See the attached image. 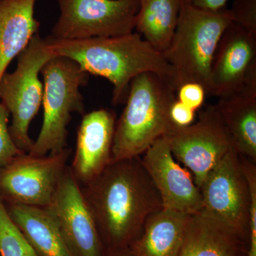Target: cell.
<instances>
[{"mask_svg": "<svg viewBox=\"0 0 256 256\" xmlns=\"http://www.w3.org/2000/svg\"><path fill=\"white\" fill-rule=\"evenodd\" d=\"M105 249L128 248L148 217L162 208L161 197L140 156L111 162L80 186Z\"/></svg>", "mask_w": 256, "mask_h": 256, "instance_id": "cell-1", "label": "cell"}, {"mask_svg": "<svg viewBox=\"0 0 256 256\" xmlns=\"http://www.w3.org/2000/svg\"><path fill=\"white\" fill-rule=\"evenodd\" d=\"M56 56L66 57L90 75L104 77L114 86L112 102H126L131 80L152 72L166 80L176 92L174 70L162 53L144 41L137 32L112 37L82 40L45 38Z\"/></svg>", "mask_w": 256, "mask_h": 256, "instance_id": "cell-2", "label": "cell"}, {"mask_svg": "<svg viewBox=\"0 0 256 256\" xmlns=\"http://www.w3.org/2000/svg\"><path fill=\"white\" fill-rule=\"evenodd\" d=\"M176 92L156 74L146 72L131 80L122 114L116 120L112 162L137 158L174 126L170 108Z\"/></svg>", "mask_w": 256, "mask_h": 256, "instance_id": "cell-3", "label": "cell"}, {"mask_svg": "<svg viewBox=\"0 0 256 256\" xmlns=\"http://www.w3.org/2000/svg\"><path fill=\"white\" fill-rule=\"evenodd\" d=\"M232 22L226 6L212 11L182 1L174 36L162 53L174 70L176 90L186 82H196L210 94L214 55L224 32Z\"/></svg>", "mask_w": 256, "mask_h": 256, "instance_id": "cell-4", "label": "cell"}, {"mask_svg": "<svg viewBox=\"0 0 256 256\" xmlns=\"http://www.w3.org/2000/svg\"><path fill=\"white\" fill-rule=\"evenodd\" d=\"M44 92L43 124L30 156H46L67 148L68 127L74 112L85 110L80 88L87 84L89 75L78 64L66 57L56 56L42 68Z\"/></svg>", "mask_w": 256, "mask_h": 256, "instance_id": "cell-5", "label": "cell"}, {"mask_svg": "<svg viewBox=\"0 0 256 256\" xmlns=\"http://www.w3.org/2000/svg\"><path fill=\"white\" fill-rule=\"evenodd\" d=\"M56 56L45 38L37 33L18 56L14 72H6L0 80V102L12 116L10 134L18 149L25 153H30L33 146L28 129L43 99L44 85L38 75Z\"/></svg>", "mask_w": 256, "mask_h": 256, "instance_id": "cell-6", "label": "cell"}, {"mask_svg": "<svg viewBox=\"0 0 256 256\" xmlns=\"http://www.w3.org/2000/svg\"><path fill=\"white\" fill-rule=\"evenodd\" d=\"M60 14L50 37L82 40L132 33L139 0H56Z\"/></svg>", "mask_w": 256, "mask_h": 256, "instance_id": "cell-7", "label": "cell"}, {"mask_svg": "<svg viewBox=\"0 0 256 256\" xmlns=\"http://www.w3.org/2000/svg\"><path fill=\"white\" fill-rule=\"evenodd\" d=\"M200 190L202 212L248 240L250 192L240 156L233 148L210 170Z\"/></svg>", "mask_w": 256, "mask_h": 256, "instance_id": "cell-8", "label": "cell"}, {"mask_svg": "<svg viewBox=\"0 0 256 256\" xmlns=\"http://www.w3.org/2000/svg\"><path fill=\"white\" fill-rule=\"evenodd\" d=\"M164 137L175 159L193 173L194 181L198 188L210 170L233 148L214 105L201 111L195 124L186 127L174 126Z\"/></svg>", "mask_w": 256, "mask_h": 256, "instance_id": "cell-9", "label": "cell"}, {"mask_svg": "<svg viewBox=\"0 0 256 256\" xmlns=\"http://www.w3.org/2000/svg\"><path fill=\"white\" fill-rule=\"evenodd\" d=\"M72 150L43 156L28 153L0 169V196L8 203L46 207L67 168Z\"/></svg>", "mask_w": 256, "mask_h": 256, "instance_id": "cell-10", "label": "cell"}, {"mask_svg": "<svg viewBox=\"0 0 256 256\" xmlns=\"http://www.w3.org/2000/svg\"><path fill=\"white\" fill-rule=\"evenodd\" d=\"M46 208L75 256H104L106 249L82 188L67 166Z\"/></svg>", "mask_w": 256, "mask_h": 256, "instance_id": "cell-11", "label": "cell"}, {"mask_svg": "<svg viewBox=\"0 0 256 256\" xmlns=\"http://www.w3.org/2000/svg\"><path fill=\"white\" fill-rule=\"evenodd\" d=\"M256 75V34L232 22L220 37L210 66V92L226 97Z\"/></svg>", "mask_w": 256, "mask_h": 256, "instance_id": "cell-12", "label": "cell"}, {"mask_svg": "<svg viewBox=\"0 0 256 256\" xmlns=\"http://www.w3.org/2000/svg\"><path fill=\"white\" fill-rule=\"evenodd\" d=\"M142 154L143 166L159 192L162 208L188 215L201 212L200 188L188 170L176 162L164 136L158 138Z\"/></svg>", "mask_w": 256, "mask_h": 256, "instance_id": "cell-13", "label": "cell"}, {"mask_svg": "<svg viewBox=\"0 0 256 256\" xmlns=\"http://www.w3.org/2000/svg\"><path fill=\"white\" fill-rule=\"evenodd\" d=\"M116 124V114L108 109L92 111L82 118L70 166L80 186L95 180L112 162Z\"/></svg>", "mask_w": 256, "mask_h": 256, "instance_id": "cell-14", "label": "cell"}, {"mask_svg": "<svg viewBox=\"0 0 256 256\" xmlns=\"http://www.w3.org/2000/svg\"><path fill=\"white\" fill-rule=\"evenodd\" d=\"M232 148L239 156L256 162V75L238 92L220 98L214 105Z\"/></svg>", "mask_w": 256, "mask_h": 256, "instance_id": "cell-15", "label": "cell"}, {"mask_svg": "<svg viewBox=\"0 0 256 256\" xmlns=\"http://www.w3.org/2000/svg\"><path fill=\"white\" fill-rule=\"evenodd\" d=\"M248 240L203 212L191 215L178 256H247Z\"/></svg>", "mask_w": 256, "mask_h": 256, "instance_id": "cell-16", "label": "cell"}, {"mask_svg": "<svg viewBox=\"0 0 256 256\" xmlns=\"http://www.w3.org/2000/svg\"><path fill=\"white\" fill-rule=\"evenodd\" d=\"M36 1L0 2V80L10 63L40 33L41 23L35 16Z\"/></svg>", "mask_w": 256, "mask_h": 256, "instance_id": "cell-17", "label": "cell"}, {"mask_svg": "<svg viewBox=\"0 0 256 256\" xmlns=\"http://www.w3.org/2000/svg\"><path fill=\"white\" fill-rule=\"evenodd\" d=\"M191 215L162 208L150 216L128 248L134 256H178Z\"/></svg>", "mask_w": 256, "mask_h": 256, "instance_id": "cell-18", "label": "cell"}, {"mask_svg": "<svg viewBox=\"0 0 256 256\" xmlns=\"http://www.w3.org/2000/svg\"><path fill=\"white\" fill-rule=\"evenodd\" d=\"M6 208L11 220L38 256H75L46 208L16 203H8Z\"/></svg>", "mask_w": 256, "mask_h": 256, "instance_id": "cell-19", "label": "cell"}, {"mask_svg": "<svg viewBox=\"0 0 256 256\" xmlns=\"http://www.w3.org/2000/svg\"><path fill=\"white\" fill-rule=\"evenodd\" d=\"M182 0H139L136 16L138 34L163 53L169 47L178 26Z\"/></svg>", "mask_w": 256, "mask_h": 256, "instance_id": "cell-20", "label": "cell"}, {"mask_svg": "<svg viewBox=\"0 0 256 256\" xmlns=\"http://www.w3.org/2000/svg\"><path fill=\"white\" fill-rule=\"evenodd\" d=\"M0 254L1 256H40L10 218L0 196Z\"/></svg>", "mask_w": 256, "mask_h": 256, "instance_id": "cell-21", "label": "cell"}, {"mask_svg": "<svg viewBox=\"0 0 256 256\" xmlns=\"http://www.w3.org/2000/svg\"><path fill=\"white\" fill-rule=\"evenodd\" d=\"M10 116L9 111L0 102V169L25 153L18 149L10 134Z\"/></svg>", "mask_w": 256, "mask_h": 256, "instance_id": "cell-22", "label": "cell"}, {"mask_svg": "<svg viewBox=\"0 0 256 256\" xmlns=\"http://www.w3.org/2000/svg\"><path fill=\"white\" fill-rule=\"evenodd\" d=\"M229 11L233 22L256 34V0H235Z\"/></svg>", "mask_w": 256, "mask_h": 256, "instance_id": "cell-23", "label": "cell"}, {"mask_svg": "<svg viewBox=\"0 0 256 256\" xmlns=\"http://www.w3.org/2000/svg\"><path fill=\"white\" fill-rule=\"evenodd\" d=\"M206 95L204 88L196 82H186L176 90V99L196 112L203 106Z\"/></svg>", "mask_w": 256, "mask_h": 256, "instance_id": "cell-24", "label": "cell"}, {"mask_svg": "<svg viewBox=\"0 0 256 256\" xmlns=\"http://www.w3.org/2000/svg\"><path fill=\"white\" fill-rule=\"evenodd\" d=\"M170 114V119L175 126L186 127L194 122L196 111L192 110L176 99L171 106Z\"/></svg>", "mask_w": 256, "mask_h": 256, "instance_id": "cell-25", "label": "cell"}, {"mask_svg": "<svg viewBox=\"0 0 256 256\" xmlns=\"http://www.w3.org/2000/svg\"><path fill=\"white\" fill-rule=\"evenodd\" d=\"M200 9L216 11L226 6L228 0H183Z\"/></svg>", "mask_w": 256, "mask_h": 256, "instance_id": "cell-26", "label": "cell"}, {"mask_svg": "<svg viewBox=\"0 0 256 256\" xmlns=\"http://www.w3.org/2000/svg\"><path fill=\"white\" fill-rule=\"evenodd\" d=\"M104 256H134L129 248L107 250L106 249Z\"/></svg>", "mask_w": 256, "mask_h": 256, "instance_id": "cell-27", "label": "cell"}, {"mask_svg": "<svg viewBox=\"0 0 256 256\" xmlns=\"http://www.w3.org/2000/svg\"><path fill=\"white\" fill-rule=\"evenodd\" d=\"M2 0H0V2H2Z\"/></svg>", "mask_w": 256, "mask_h": 256, "instance_id": "cell-28", "label": "cell"}]
</instances>
